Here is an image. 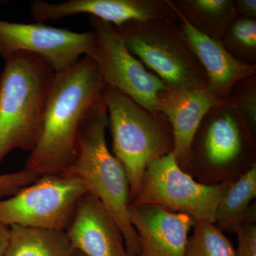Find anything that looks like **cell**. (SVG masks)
<instances>
[{
  "mask_svg": "<svg viewBox=\"0 0 256 256\" xmlns=\"http://www.w3.org/2000/svg\"><path fill=\"white\" fill-rule=\"evenodd\" d=\"M106 86L88 56L55 72L41 136L24 169L43 176L62 174L73 164L87 114Z\"/></svg>",
  "mask_w": 256,
  "mask_h": 256,
  "instance_id": "obj_1",
  "label": "cell"
},
{
  "mask_svg": "<svg viewBox=\"0 0 256 256\" xmlns=\"http://www.w3.org/2000/svg\"><path fill=\"white\" fill-rule=\"evenodd\" d=\"M0 75V163L11 152H32L41 136L55 70L42 56L20 52Z\"/></svg>",
  "mask_w": 256,
  "mask_h": 256,
  "instance_id": "obj_2",
  "label": "cell"
},
{
  "mask_svg": "<svg viewBox=\"0 0 256 256\" xmlns=\"http://www.w3.org/2000/svg\"><path fill=\"white\" fill-rule=\"evenodd\" d=\"M108 128L107 108L101 96L92 104L84 122L76 160L60 174L78 178L85 184L88 193L97 197L116 218L128 254L138 256L139 240L128 217L129 180L124 166L108 149Z\"/></svg>",
  "mask_w": 256,
  "mask_h": 256,
  "instance_id": "obj_3",
  "label": "cell"
},
{
  "mask_svg": "<svg viewBox=\"0 0 256 256\" xmlns=\"http://www.w3.org/2000/svg\"><path fill=\"white\" fill-rule=\"evenodd\" d=\"M256 153L255 134L228 96L200 124L186 173L204 184L234 182L256 164Z\"/></svg>",
  "mask_w": 256,
  "mask_h": 256,
  "instance_id": "obj_4",
  "label": "cell"
},
{
  "mask_svg": "<svg viewBox=\"0 0 256 256\" xmlns=\"http://www.w3.org/2000/svg\"><path fill=\"white\" fill-rule=\"evenodd\" d=\"M102 96L112 136V154L127 173L130 204L149 164L174 150L172 130L164 116H154L114 88L106 86Z\"/></svg>",
  "mask_w": 256,
  "mask_h": 256,
  "instance_id": "obj_5",
  "label": "cell"
},
{
  "mask_svg": "<svg viewBox=\"0 0 256 256\" xmlns=\"http://www.w3.org/2000/svg\"><path fill=\"white\" fill-rule=\"evenodd\" d=\"M116 28L128 50L168 88L206 87V77L201 64L175 21L132 22Z\"/></svg>",
  "mask_w": 256,
  "mask_h": 256,
  "instance_id": "obj_6",
  "label": "cell"
},
{
  "mask_svg": "<svg viewBox=\"0 0 256 256\" xmlns=\"http://www.w3.org/2000/svg\"><path fill=\"white\" fill-rule=\"evenodd\" d=\"M86 193L85 184L78 178L40 176L13 196L0 200V222L9 226L66 232Z\"/></svg>",
  "mask_w": 256,
  "mask_h": 256,
  "instance_id": "obj_7",
  "label": "cell"
},
{
  "mask_svg": "<svg viewBox=\"0 0 256 256\" xmlns=\"http://www.w3.org/2000/svg\"><path fill=\"white\" fill-rule=\"evenodd\" d=\"M230 183L204 184L181 169L174 153L148 166L137 196L130 204H154L196 222L215 224L216 212Z\"/></svg>",
  "mask_w": 256,
  "mask_h": 256,
  "instance_id": "obj_8",
  "label": "cell"
},
{
  "mask_svg": "<svg viewBox=\"0 0 256 256\" xmlns=\"http://www.w3.org/2000/svg\"><path fill=\"white\" fill-rule=\"evenodd\" d=\"M96 34L90 57L95 60L106 86L117 89L156 116L160 110L159 96L168 87L128 50L114 25L90 16Z\"/></svg>",
  "mask_w": 256,
  "mask_h": 256,
  "instance_id": "obj_9",
  "label": "cell"
},
{
  "mask_svg": "<svg viewBox=\"0 0 256 256\" xmlns=\"http://www.w3.org/2000/svg\"><path fill=\"white\" fill-rule=\"evenodd\" d=\"M95 44L92 30L77 32L44 23L12 22L0 18V56L4 60L16 52H28L40 56L58 72L82 56H90Z\"/></svg>",
  "mask_w": 256,
  "mask_h": 256,
  "instance_id": "obj_10",
  "label": "cell"
},
{
  "mask_svg": "<svg viewBox=\"0 0 256 256\" xmlns=\"http://www.w3.org/2000/svg\"><path fill=\"white\" fill-rule=\"evenodd\" d=\"M30 12L36 22L86 14L116 28L132 22L178 20L173 2L156 0H68L60 3L34 0L30 3Z\"/></svg>",
  "mask_w": 256,
  "mask_h": 256,
  "instance_id": "obj_11",
  "label": "cell"
},
{
  "mask_svg": "<svg viewBox=\"0 0 256 256\" xmlns=\"http://www.w3.org/2000/svg\"><path fill=\"white\" fill-rule=\"evenodd\" d=\"M128 217L139 240L138 256H184L196 223L192 216L144 204H129Z\"/></svg>",
  "mask_w": 256,
  "mask_h": 256,
  "instance_id": "obj_12",
  "label": "cell"
},
{
  "mask_svg": "<svg viewBox=\"0 0 256 256\" xmlns=\"http://www.w3.org/2000/svg\"><path fill=\"white\" fill-rule=\"evenodd\" d=\"M174 8L184 36L206 75V88L217 100H225L236 84L255 75L256 66L236 58L222 41L202 33L188 22L174 4Z\"/></svg>",
  "mask_w": 256,
  "mask_h": 256,
  "instance_id": "obj_13",
  "label": "cell"
},
{
  "mask_svg": "<svg viewBox=\"0 0 256 256\" xmlns=\"http://www.w3.org/2000/svg\"><path fill=\"white\" fill-rule=\"evenodd\" d=\"M66 232L74 249L86 256H128L118 224L104 204L90 193L80 198Z\"/></svg>",
  "mask_w": 256,
  "mask_h": 256,
  "instance_id": "obj_14",
  "label": "cell"
},
{
  "mask_svg": "<svg viewBox=\"0 0 256 256\" xmlns=\"http://www.w3.org/2000/svg\"><path fill=\"white\" fill-rule=\"evenodd\" d=\"M160 110L171 126L174 153L181 169L188 171L190 152L195 134L205 116L222 101L206 87L168 88L160 94Z\"/></svg>",
  "mask_w": 256,
  "mask_h": 256,
  "instance_id": "obj_15",
  "label": "cell"
},
{
  "mask_svg": "<svg viewBox=\"0 0 256 256\" xmlns=\"http://www.w3.org/2000/svg\"><path fill=\"white\" fill-rule=\"evenodd\" d=\"M256 164L230 184L216 212L215 225L223 233L235 234L242 224L256 223Z\"/></svg>",
  "mask_w": 256,
  "mask_h": 256,
  "instance_id": "obj_16",
  "label": "cell"
},
{
  "mask_svg": "<svg viewBox=\"0 0 256 256\" xmlns=\"http://www.w3.org/2000/svg\"><path fill=\"white\" fill-rule=\"evenodd\" d=\"M6 256H77L66 232L11 226Z\"/></svg>",
  "mask_w": 256,
  "mask_h": 256,
  "instance_id": "obj_17",
  "label": "cell"
},
{
  "mask_svg": "<svg viewBox=\"0 0 256 256\" xmlns=\"http://www.w3.org/2000/svg\"><path fill=\"white\" fill-rule=\"evenodd\" d=\"M174 4L195 28L220 41L237 16L235 2L230 0H186Z\"/></svg>",
  "mask_w": 256,
  "mask_h": 256,
  "instance_id": "obj_18",
  "label": "cell"
},
{
  "mask_svg": "<svg viewBox=\"0 0 256 256\" xmlns=\"http://www.w3.org/2000/svg\"><path fill=\"white\" fill-rule=\"evenodd\" d=\"M184 256H235L230 240L215 224L196 222Z\"/></svg>",
  "mask_w": 256,
  "mask_h": 256,
  "instance_id": "obj_19",
  "label": "cell"
},
{
  "mask_svg": "<svg viewBox=\"0 0 256 256\" xmlns=\"http://www.w3.org/2000/svg\"><path fill=\"white\" fill-rule=\"evenodd\" d=\"M226 50L240 62L249 63L256 60V21L254 18L234 20L222 40Z\"/></svg>",
  "mask_w": 256,
  "mask_h": 256,
  "instance_id": "obj_20",
  "label": "cell"
},
{
  "mask_svg": "<svg viewBox=\"0 0 256 256\" xmlns=\"http://www.w3.org/2000/svg\"><path fill=\"white\" fill-rule=\"evenodd\" d=\"M239 95L232 98L246 124L256 136V89L255 82L247 84L238 92Z\"/></svg>",
  "mask_w": 256,
  "mask_h": 256,
  "instance_id": "obj_21",
  "label": "cell"
},
{
  "mask_svg": "<svg viewBox=\"0 0 256 256\" xmlns=\"http://www.w3.org/2000/svg\"><path fill=\"white\" fill-rule=\"evenodd\" d=\"M40 176L23 169L10 174H0V200L14 195L22 188L36 182Z\"/></svg>",
  "mask_w": 256,
  "mask_h": 256,
  "instance_id": "obj_22",
  "label": "cell"
},
{
  "mask_svg": "<svg viewBox=\"0 0 256 256\" xmlns=\"http://www.w3.org/2000/svg\"><path fill=\"white\" fill-rule=\"evenodd\" d=\"M235 234L238 238L235 256H256V223L242 224L236 230Z\"/></svg>",
  "mask_w": 256,
  "mask_h": 256,
  "instance_id": "obj_23",
  "label": "cell"
},
{
  "mask_svg": "<svg viewBox=\"0 0 256 256\" xmlns=\"http://www.w3.org/2000/svg\"><path fill=\"white\" fill-rule=\"evenodd\" d=\"M237 14L242 18H254L256 16V0H238L235 2Z\"/></svg>",
  "mask_w": 256,
  "mask_h": 256,
  "instance_id": "obj_24",
  "label": "cell"
},
{
  "mask_svg": "<svg viewBox=\"0 0 256 256\" xmlns=\"http://www.w3.org/2000/svg\"><path fill=\"white\" fill-rule=\"evenodd\" d=\"M10 238H11L10 226L0 222V256H6Z\"/></svg>",
  "mask_w": 256,
  "mask_h": 256,
  "instance_id": "obj_25",
  "label": "cell"
},
{
  "mask_svg": "<svg viewBox=\"0 0 256 256\" xmlns=\"http://www.w3.org/2000/svg\"><path fill=\"white\" fill-rule=\"evenodd\" d=\"M77 256H86L80 252H77Z\"/></svg>",
  "mask_w": 256,
  "mask_h": 256,
  "instance_id": "obj_26",
  "label": "cell"
},
{
  "mask_svg": "<svg viewBox=\"0 0 256 256\" xmlns=\"http://www.w3.org/2000/svg\"><path fill=\"white\" fill-rule=\"evenodd\" d=\"M127 254H128V256H136L132 255V254H128V252H127Z\"/></svg>",
  "mask_w": 256,
  "mask_h": 256,
  "instance_id": "obj_27",
  "label": "cell"
},
{
  "mask_svg": "<svg viewBox=\"0 0 256 256\" xmlns=\"http://www.w3.org/2000/svg\"><path fill=\"white\" fill-rule=\"evenodd\" d=\"M1 2H2V1H0V3H1Z\"/></svg>",
  "mask_w": 256,
  "mask_h": 256,
  "instance_id": "obj_28",
  "label": "cell"
}]
</instances>
